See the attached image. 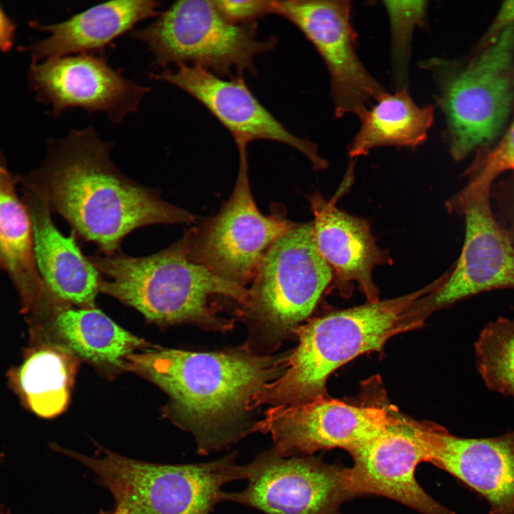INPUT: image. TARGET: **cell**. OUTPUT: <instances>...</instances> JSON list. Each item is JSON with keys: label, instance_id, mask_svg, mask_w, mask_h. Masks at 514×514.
<instances>
[{"label": "cell", "instance_id": "1", "mask_svg": "<svg viewBox=\"0 0 514 514\" xmlns=\"http://www.w3.org/2000/svg\"><path fill=\"white\" fill-rule=\"evenodd\" d=\"M46 158L16 183L34 191L59 214L75 237L96 244L104 255L120 251L126 236L153 224L195 223L198 217L161 198L158 189L124 174L111 158L112 143L94 127L50 138Z\"/></svg>", "mask_w": 514, "mask_h": 514}, {"label": "cell", "instance_id": "2", "mask_svg": "<svg viewBox=\"0 0 514 514\" xmlns=\"http://www.w3.org/2000/svg\"><path fill=\"white\" fill-rule=\"evenodd\" d=\"M286 358L246 352L146 348L129 355L124 370L161 388L163 417L190 433L197 453L227 449L250 433L247 415L256 395L281 376Z\"/></svg>", "mask_w": 514, "mask_h": 514}, {"label": "cell", "instance_id": "3", "mask_svg": "<svg viewBox=\"0 0 514 514\" xmlns=\"http://www.w3.org/2000/svg\"><path fill=\"white\" fill-rule=\"evenodd\" d=\"M435 286L433 283L404 296L370 301L297 326L299 343L286 357V371L256 395L253 408L324 395L326 380L336 368L359 355L382 349L390 337L420 326L422 298Z\"/></svg>", "mask_w": 514, "mask_h": 514}, {"label": "cell", "instance_id": "4", "mask_svg": "<svg viewBox=\"0 0 514 514\" xmlns=\"http://www.w3.org/2000/svg\"><path fill=\"white\" fill-rule=\"evenodd\" d=\"M101 275L99 292L109 295L160 325L193 323L226 330L210 298L223 296L247 304L248 289L191 262L181 238L156 253L134 257L121 251L87 256Z\"/></svg>", "mask_w": 514, "mask_h": 514}, {"label": "cell", "instance_id": "5", "mask_svg": "<svg viewBox=\"0 0 514 514\" xmlns=\"http://www.w3.org/2000/svg\"><path fill=\"white\" fill-rule=\"evenodd\" d=\"M88 468L111 495L114 514H210L224 502L223 487L246 479L236 451L204 463L163 464L124 456L99 446L95 456L55 445Z\"/></svg>", "mask_w": 514, "mask_h": 514}, {"label": "cell", "instance_id": "6", "mask_svg": "<svg viewBox=\"0 0 514 514\" xmlns=\"http://www.w3.org/2000/svg\"><path fill=\"white\" fill-rule=\"evenodd\" d=\"M463 64L443 59L424 63L435 79L453 158L487 147L505 126L514 102V25Z\"/></svg>", "mask_w": 514, "mask_h": 514}, {"label": "cell", "instance_id": "7", "mask_svg": "<svg viewBox=\"0 0 514 514\" xmlns=\"http://www.w3.org/2000/svg\"><path fill=\"white\" fill-rule=\"evenodd\" d=\"M257 23L233 24L220 13L213 1L174 2L148 26L131 33L146 44L154 63L202 66L220 76L248 71L256 73L255 58L271 51L278 39L258 38Z\"/></svg>", "mask_w": 514, "mask_h": 514}, {"label": "cell", "instance_id": "8", "mask_svg": "<svg viewBox=\"0 0 514 514\" xmlns=\"http://www.w3.org/2000/svg\"><path fill=\"white\" fill-rule=\"evenodd\" d=\"M296 223L263 215L253 198L246 158L239 159L233 190L218 213L182 237L188 258L243 287L253 281L268 248Z\"/></svg>", "mask_w": 514, "mask_h": 514}, {"label": "cell", "instance_id": "9", "mask_svg": "<svg viewBox=\"0 0 514 514\" xmlns=\"http://www.w3.org/2000/svg\"><path fill=\"white\" fill-rule=\"evenodd\" d=\"M333 278L316 246L313 222L296 223L264 255L246 306L272 333L294 331Z\"/></svg>", "mask_w": 514, "mask_h": 514}, {"label": "cell", "instance_id": "10", "mask_svg": "<svg viewBox=\"0 0 514 514\" xmlns=\"http://www.w3.org/2000/svg\"><path fill=\"white\" fill-rule=\"evenodd\" d=\"M273 14L294 24L323 59L337 118L346 114L358 117L386 92L358 55L351 1H273Z\"/></svg>", "mask_w": 514, "mask_h": 514}, {"label": "cell", "instance_id": "11", "mask_svg": "<svg viewBox=\"0 0 514 514\" xmlns=\"http://www.w3.org/2000/svg\"><path fill=\"white\" fill-rule=\"evenodd\" d=\"M398 418L383 408L355 406L321 395L271 407L252 425L250 433L269 434L273 448L284 458L312 455L335 448L351 453L383 433Z\"/></svg>", "mask_w": 514, "mask_h": 514}, {"label": "cell", "instance_id": "12", "mask_svg": "<svg viewBox=\"0 0 514 514\" xmlns=\"http://www.w3.org/2000/svg\"><path fill=\"white\" fill-rule=\"evenodd\" d=\"M247 486L226 493L225 501L266 514H338L352 497L346 468L312 456L284 458L272 448L246 464Z\"/></svg>", "mask_w": 514, "mask_h": 514}, {"label": "cell", "instance_id": "13", "mask_svg": "<svg viewBox=\"0 0 514 514\" xmlns=\"http://www.w3.org/2000/svg\"><path fill=\"white\" fill-rule=\"evenodd\" d=\"M28 83L38 101L57 119L66 109L102 112L120 124L150 91L115 69L104 54H79L31 63Z\"/></svg>", "mask_w": 514, "mask_h": 514}, {"label": "cell", "instance_id": "14", "mask_svg": "<svg viewBox=\"0 0 514 514\" xmlns=\"http://www.w3.org/2000/svg\"><path fill=\"white\" fill-rule=\"evenodd\" d=\"M186 92L202 104L231 134L239 158H247V146L256 140H270L290 146L303 153L316 170L328 166L316 143L293 134L253 94L243 76L225 80L196 65L179 64L176 69L150 74Z\"/></svg>", "mask_w": 514, "mask_h": 514}, {"label": "cell", "instance_id": "15", "mask_svg": "<svg viewBox=\"0 0 514 514\" xmlns=\"http://www.w3.org/2000/svg\"><path fill=\"white\" fill-rule=\"evenodd\" d=\"M491 191L446 203L465 217L461 253L453 269L427 299L442 306L495 289L514 288V247L491 206Z\"/></svg>", "mask_w": 514, "mask_h": 514}, {"label": "cell", "instance_id": "16", "mask_svg": "<svg viewBox=\"0 0 514 514\" xmlns=\"http://www.w3.org/2000/svg\"><path fill=\"white\" fill-rule=\"evenodd\" d=\"M419 424L398 418L383 433L351 453L353 465L346 473L352 496L380 495L423 514H455L434 500L415 480L418 464L425 462Z\"/></svg>", "mask_w": 514, "mask_h": 514}, {"label": "cell", "instance_id": "17", "mask_svg": "<svg viewBox=\"0 0 514 514\" xmlns=\"http://www.w3.org/2000/svg\"><path fill=\"white\" fill-rule=\"evenodd\" d=\"M425 462L448 472L484 498L490 514H514V431L460 438L420 424Z\"/></svg>", "mask_w": 514, "mask_h": 514}, {"label": "cell", "instance_id": "18", "mask_svg": "<svg viewBox=\"0 0 514 514\" xmlns=\"http://www.w3.org/2000/svg\"><path fill=\"white\" fill-rule=\"evenodd\" d=\"M308 200L316 246L338 284L343 288L356 282L370 301L378 300L373 271L391 260L388 251L376 243L369 223L340 210L335 198L327 201L316 193Z\"/></svg>", "mask_w": 514, "mask_h": 514}, {"label": "cell", "instance_id": "19", "mask_svg": "<svg viewBox=\"0 0 514 514\" xmlns=\"http://www.w3.org/2000/svg\"><path fill=\"white\" fill-rule=\"evenodd\" d=\"M161 2L153 0H117L94 5L66 20L51 24L29 22L49 35L21 50L31 63L79 54H104L106 47L131 31L139 22L160 14Z\"/></svg>", "mask_w": 514, "mask_h": 514}, {"label": "cell", "instance_id": "20", "mask_svg": "<svg viewBox=\"0 0 514 514\" xmlns=\"http://www.w3.org/2000/svg\"><path fill=\"white\" fill-rule=\"evenodd\" d=\"M21 192L32 223L36 266L45 286L66 304L95 307L100 273L83 255L74 234L64 236L56 227L47 202L27 188L21 186Z\"/></svg>", "mask_w": 514, "mask_h": 514}, {"label": "cell", "instance_id": "21", "mask_svg": "<svg viewBox=\"0 0 514 514\" xmlns=\"http://www.w3.org/2000/svg\"><path fill=\"white\" fill-rule=\"evenodd\" d=\"M16 183L0 151V264L15 286L24 306L31 308L39 306L47 288L36 263L31 217L16 194Z\"/></svg>", "mask_w": 514, "mask_h": 514}, {"label": "cell", "instance_id": "22", "mask_svg": "<svg viewBox=\"0 0 514 514\" xmlns=\"http://www.w3.org/2000/svg\"><path fill=\"white\" fill-rule=\"evenodd\" d=\"M56 314L54 326L63 344L104 371L124 370L129 355L148 346L95 307H64Z\"/></svg>", "mask_w": 514, "mask_h": 514}, {"label": "cell", "instance_id": "23", "mask_svg": "<svg viewBox=\"0 0 514 514\" xmlns=\"http://www.w3.org/2000/svg\"><path fill=\"white\" fill-rule=\"evenodd\" d=\"M358 119L359 129L348 148L353 158L367 155L379 146L415 148L427 138L434 109L417 105L408 89H401L384 93Z\"/></svg>", "mask_w": 514, "mask_h": 514}, {"label": "cell", "instance_id": "24", "mask_svg": "<svg viewBox=\"0 0 514 514\" xmlns=\"http://www.w3.org/2000/svg\"><path fill=\"white\" fill-rule=\"evenodd\" d=\"M79 358L64 344H46L32 351L11 381L25 405L36 415L52 418L68 405Z\"/></svg>", "mask_w": 514, "mask_h": 514}, {"label": "cell", "instance_id": "25", "mask_svg": "<svg viewBox=\"0 0 514 514\" xmlns=\"http://www.w3.org/2000/svg\"><path fill=\"white\" fill-rule=\"evenodd\" d=\"M475 355L488 389L514 400V317L486 323L475 343Z\"/></svg>", "mask_w": 514, "mask_h": 514}, {"label": "cell", "instance_id": "26", "mask_svg": "<svg viewBox=\"0 0 514 514\" xmlns=\"http://www.w3.org/2000/svg\"><path fill=\"white\" fill-rule=\"evenodd\" d=\"M390 28V55L396 91L407 89L412 38L415 28L424 22L425 1H383Z\"/></svg>", "mask_w": 514, "mask_h": 514}, {"label": "cell", "instance_id": "27", "mask_svg": "<svg viewBox=\"0 0 514 514\" xmlns=\"http://www.w3.org/2000/svg\"><path fill=\"white\" fill-rule=\"evenodd\" d=\"M508 171L514 173V119L494 148L478 152L477 157L465 171L468 182L462 191L475 194L490 191L495 179Z\"/></svg>", "mask_w": 514, "mask_h": 514}, {"label": "cell", "instance_id": "28", "mask_svg": "<svg viewBox=\"0 0 514 514\" xmlns=\"http://www.w3.org/2000/svg\"><path fill=\"white\" fill-rule=\"evenodd\" d=\"M215 5L229 22L247 24L269 14H273V1L264 0H213Z\"/></svg>", "mask_w": 514, "mask_h": 514}, {"label": "cell", "instance_id": "29", "mask_svg": "<svg viewBox=\"0 0 514 514\" xmlns=\"http://www.w3.org/2000/svg\"><path fill=\"white\" fill-rule=\"evenodd\" d=\"M498 208L495 217L514 247V173L491 188Z\"/></svg>", "mask_w": 514, "mask_h": 514}, {"label": "cell", "instance_id": "30", "mask_svg": "<svg viewBox=\"0 0 514 514\" xmlns=\"http://www.w3.org/2000/svg\"><path fill=\"white\" fill-rule=\"evenodd\" d=\"M510 25H514V0L505 1L502 4L479 47L489 44L503 29Z\"/></svg>", "mask_w": 514, "mask_h": 514}, {"label": "cell", "instance_id": "31", "mask_svg": "<svg viewBox=\"0 0 514 514\" xmlns=\"http://www.w3.org/2000/svg\"><path fill=\"white\" fill-rule=\"evenodd\" d=\"M16 25L0 4V51L7 52L14 44Z\"/></svg>", "mask_w": 514, "mask_h": 514}, {"label": "cell", "instance_id": "32", "mask_svg": "<svg viewBox=\"0 0 514 514\" xmlns=\"http://www.w3.org/2000/svg\"><path fill=\"white\" fill-rule=\"evenodd\" d=\"M98 514H109V513H106V512H105V511H104V510H100Z\"/></svg>", "mask_w": 514, "mask_h": 514}, {"label": "cell", "instance_id": "33", "mask_svg": "<svg viewBox=\"0 0 514 514\" xmlns=\"http://www.w3.org/2000/svg\"><path fill=\"white\" fill-rule=\"evenodd\" d=\"M0 270H2V268H1V264H0Z\"/></svg>", "mask_w": 514, "mask_h": 514}, {"label": "cell", "instance_id": "34", "mask_svg": "<svg viewBox=\"0 0 514 514\" xmlns=\"http://www.w3.org/2000/svg\"><path fill=\"white\" fill-rule=\"evenodd\" d=\"M1 457L0 456V461H1ZM0 514H1V513H0Z\"/></svg>", "mask_w": 514, "mask_h": 514}]
</instances>
